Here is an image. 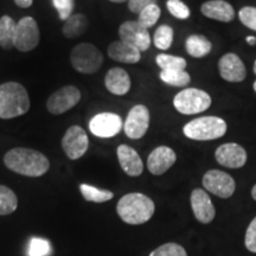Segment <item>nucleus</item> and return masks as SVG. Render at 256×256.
Wrapping results in <instances>:
<instances>
[{
  "label": "nucleus",
  "mask_w": 256,
  "mask_h": 256,
  "mask_svg": "<svg viewBox=\"0 0 256 256\" xmlns=\"http://www.w3.org/2000/svg\"><path fill=\"white\" fill-rule=\"evenodd\" d=\"M6 168L26 177H40L49 171L50 162L43 153L36 150L16 147L4 156Z\"/></svg>",
  "instance_id": "nucleus-1"
},
{
  "label": "nucleus",
  "mask_w": 256,
  "mask_h": 256,
  "mask_svg": "<svg viewBox=\"0 0 256 256\" xmlns=\"http://www.w3.org/2000/svg\"><path fill=\"white\" fill-rule=\"evenodd\" d=\"M156 206L153 200L146 194L133 192L124 194L118 202L116 211L118 215L124 223L139 226L148 222L154 214Z\"/></svg>",
  "instance_id": "nucleus-2"
},
{
  "label": "nucleus",
  "mask_w": 256,
  "mask_h": 256,
  "mask_svg": "<svg viewBox=\"0 0 256 256\" xmlns=\"http://www.w3.org/2000/svg\"><path fill=\"white\" fill-rule=\"evenodd\" d=\"M28 110L30 98L20 83L6 82L0 86V119H14L28 113Z\"/></svg>",
  "instance_id": "nucleus-3"
},
{
  "label": "nucleus",
  "mask_w": 256,
  "mask_h": 256,
  "mask_svg": "<svg viewBox=\"0 0 256 256\" xmlns=\"http://www.w3.org/2000/svg\"><path fill=\"white\" fill-rule=\"evenodd\" d=\"M183 130L188 139L200 140V142L215 140L226 134V124L220 118L204 116L190 121L185 124Z\"/></svg>",
  "instance_id": "nucleus-4"
},
{
  "label": "nucleus",
  "mask_w": 256,
  "mask_h": 256,
  "mask_svg": "<svg viewBox=\"0 0 256 256\" xmlns=\"http://www.w3.org/2000/svg\"><path fill=\"white\" fill-rule=\"evenodd\" d=\"M70 60L74 69L78 70V72L94 74L102 66L104 55L92 44L81 43L72 50Z\"/></svg>",
  "instance_id": "nucleus-5"
},
{
  "label": "nucleus",
  "mask_w": 256,
  "mask_h": 256,
  "mask_svg": "<svg viewBox=\"0 0 256 256\" xmlns=\"http://www.w3.org/2000/svg\"><path fill=\"white\" fill-rule=\"evenodd\" d=\"M174 108L185 115L206 112L211 106V98L206 92L196 88H188L179 92L174 96Z\"/></svg>",
  "instance_id": "nucleus-6"
},
{
  "label": "nucleus",
  "mask_w": 256,
  "mask_h": 256,
  "mask_svg": "<svg viewBox=\"0 0 256 256\" xmlns=\"http://www.w3.org/2000/svg\"><path fill=\"white\" fill-rule=\"evenodd\" d=\"M40 43V28L32 17H24L17 23L14 34V48L22 52L34 50Z\"/></svg>",
  "instance_id": "nucleus-7"
},
{
  "label": "nucleus",
  "mask_w": 256,
  "mask_h": 256,
  "mask_svg": "<svg viewBox=\"0 0 256 256\" xmlns=\"http://www.w3.org/2000/svg\"><path fill=\"white\" fill-rule=\"evenodd\" d=\"M81 100V92L75 86H66L54 94L46 101V108L51 114L60 115L75 107Z\"/></svg>",
  "instance_id": "nucleus-8"
},
{
  "label": "nucleus",
  "mask_w": 256,
  "mask_h": 256,
  "mask_svg": "<svg viewBox=\"0 0 256 256\" xmlns=\"http://www.w3.org/2000/svg\"><path fill=\"white\" fill-rule=\"evenodd\" d=\"M89 139L86 130L80 126H72L66 130L62 139V148L72 160L82 158L88 151Z\"/></svg>",
  "instance_id": "nucleus-9"
},
{
  "label": "nucleus",
  "mask_w": 256,
  "mask_h": 256,
  "mask_svg": "<svg viewBox=\"0 0 256 256\" xmlns=\"http://www.w3.org/2000/svg\"><path fill=\"white\" fill-rule=\"evenodd\" d=\"M203 186L220 198H229L235 192L236 184L232 176L220 170H210L203 177Z\"/></svg>",
  "instance_id": "nucleus-10"
},
{
  "label": "nucleus",
  "mask_w": 256,
  "mask_h": 256,
  "mask_svg": "<svg viewBox=\"0 0 256 256\" xmlns=\"http://www.w3.org/2000/svg\"><path fill=\"white\" fill-rule=\"evenodd\" d=\"M150 126V112L146 106L136 104L128 113L124 130L130 139H142Z\"/></svg>",
  "instance_id": "nucleus-11"
},
{
  "label": "nucleus",
  "mask_w": 256,
  "mask_h": 256,
  "mask_svg": "<svg viewBox=\"0 0 256 256\" xmlns=\"http://www.w3.org/2000/svg\"><path fill=\"white\" fill-rule=\"evenodd\" d=\"M120 40L136 46L140 52L151 46V36L147 28L138 23V20H128L121 24L119 28Z\"/></svg>",
  "instance_id": "nucleus-12"
},
{
  "label": "nucleus",
  "mask_w": 256,
  "mask_h": 256,
  "mask_svg": "<svg viewBox=\"0 0 256 256\" xmlns=\"http://www.w3.org/2000/svg\"><path fill=\"white\" fill-rule=\"evenodd\" d=\"M122 119L115 113L96 114L89 122V130L98 138H112L122 130Z\"/></svg>",
  "instance_id": "nucleus-13"
},
{
  "label": "nucleus",
  "mask_w": 256,
  "mask_h": 256,
  "mask_svg": "<svg viewBox=\"0 0 256 256\" xmlns=\"http://www.w3.org/2000/svg\"><path fill=\"white\" fill-rule=\"evenodd\" d=\"M215 156L218 164L229 168H240L247 162V152L241 145L235 142L220 146L216 150Z\"/></svg>",
  "instance_id": "nucleus-14"
},
{
  "label": "nucleus",
  "mask_w": 256,
  "mask_h": 256,
  "mask_svg": "<svg viewBox=\"0 0 256 256\" xmlns=\"http://www.w3.org/2000/svg\"><path fill=\"white\" fill-rule=\"evenodd\" d=\"M191 206L198 222L208 224L212 222L216 210L209 194L202 188H194L191 194Z\"/></svg>",
  "instance_id": "nucleus-15"
},
{
  "label": "nucleus",
  "mask_w": 256,
  "mask_h": 256,
  "mask_svg": "<svg viewBox=\"0 0 256 256\" xmlns=\"http://www.w3.org/2000/svg\"><path fill=\"white\" fill-rule=\"evenodd\" d=\"M177 160L174 151L168 146H159L153 150L147 159V168L154 176L164 174Z\"/></svg>",
  "instance_id": "nucleus-16"
},
{
  "label": "nucleus",
  "mask_w": 256,
  "mask_h": 256,
  "mask_svg": "<svg viewBox=\"0 0 256 256\" xmlns=\"http://www.w3.org/2000/svg\"><path fill=\"white\" fill-rule=\"evenodd\" d=\"M220 76L228 82H242L247 72L241 58L235 54H226L218 62Z\"/></svg>",
  "instance_id": "nucleus-17"
},
{
  "label": "nucleus",
  "mask_w": 256,
  "mask_h": 256,
  "mask_svg": "<svg viewBox=\"0 0 256 256\" xmlns=\"http://www.w3.org/2000/svg\"><path fill=\"white\" fill-rule=\"evenodd\" d=\"M118 159L124 174L130 177H139L144 171V164L140 156L136 150L128 145H120L118 147Z\"/></svg>",
  "instance_id": "nucleus-18"
},
{
  "label": "nucleus",
  "mask_w": 256,
  "mask_h": 256,
  "mask_svg": "<svg viewBox=\"0 0 256 256\" xmlns=\"http://www.w3.org/2000/svg\"><path fill=\"white\" fill-rule=\"evenodd\" d=\"M107 52L113 60L126 64L138 63L142 58V52L136 46L122 40H116L110 44Z\"/></svg>",
  "instance_id": "nucleus-19"
},
{
  "label": "nucleus",
  "mask_w": 256,
  "mask_h": 256,
  "mask_svg": "<svg viewBox=\"0 0 256 256\" xmlns=\"http://www.w3.org/2000/svg\"><path fill=\"white\" fill-rule=\"evenodd\" d=\"M200 11L206 17L224 22V23L232 22L235 18V10L229 2L224 0H210V2H204Z\"/></svg>",
  "instance_id": "nucleus-20"
},
{
  "label": "nucleus",
  "mask_w": 256,
  "mask_h": 256,
  "mask_svg": "<svg viewBox=\"0 0 256 256\" xmlns=\"http://www.w3.org/2000/svg\"><path fill=\"white\" fill-rule=\"evenodd\" d=\"M106 88L114 95H124L130 89V78L122 68H112L108 70L104 78Z\"/></svg>",
  "instance_id": "nucleus-21"
},
{
  "label": "nucleus",
  "mask_w": 256,
  "mask_h": 256,
  "mask_svg": "<svg viewBox=\"0 0 256 256\" xmlns=\"http://www.w3.org/2000/svg\"><path fill=\"white\" fill-rule=\"evenodd\" d=\"M88 28V19L84 14H72L63 25V34L66 38H76L84 34Z\"/></svg>",
  "instance_id": "nucleus-22"
},
{
  "label": "nucleus",
  "mask_w": 256,
  "mask_h": 256,
  "mask_svg": "<svg viewBox=\"0 0 256 256\" xmlns=\"http://www.w3.org/2000/svg\"><path fill=\"white\" fill-rule=\"evenodd\" d=\"M186 51L192 57L200 58L206 56L211 51V43L208 38L202 34H192L186 40Z\"/></svg>",
  "instance_id": "nucleus-23"
},
{
  "label": "nucleus",
  "mask_w": 256,
  "mask_h": 256,
  "mask_svg": "<svg viewBox=\"0 0 256 256\" xmlns=\"http://www.w3.org/2000/svg\"><path fill=\"white\" fill-rule=\"evenodd\" d=\"M17 23L8 16L0 18V46L5 50L14 48V34Z\"/></svg>",
  "instance_id": "nucleus-24"
},
{
  "label": "nucleus",
  "mask_w": 256,
  "mask_h": 256,
  "mask_svg": "<svg viewBox=\"0 0 256 256\" xmlns=\"http://www.w3.org/2000/svg\"><path fill=\"white\" fill-rule=\"evenodd\" d=\"M18 206V198L11 188L0 185V216L11 215Z\"/></svg>",
  "instance_id": "nucleus-25"
},
{
  "label": "nucleus",
  "mask_w": 256,
  "mask_h": 256,
  "mask_svg": "<svg viewBox=\"0 0 256 256\" xmlns=\"http://www.w3.org/2000/svg\"><path fill=\"white\" fill-rule=\"evenodd\" d=\"M80 191H81L83 198L87 202H94V203H104V202L110 200L114 197V194L108 190H101L92 185L81 184L80 185Z\"/></svg>",
  "instance_id": "nucleus-26"
},
{
  "label": "nucleus",
  "mask_w": 256,
  "mask_h": 256,
  "mask_svg": "<svg viewBox=\"0 0 256 256\" xmlns=\"http://www.w3.org/2000/svg\"><path fill=\"white\" fill-rule=\"evenodd\" d=\"M160 80L172 87H185L191 81L190 75L185 70H162Z\"/></svg>",
  "instance_id": "nucleus-27"
},
{
  "label": "nucleus",
  "mask_w": 256,
  "mask_h": 256,
  "mask_svg": "<svg viewBox=\"0 0 256 256\" xmlns=\"http://www.w3.org/2000/svg\"><path fill=\"white\" fill-rule=\"evenodd\" d=\"M154 46L160 50H168L174 42V28L168 25H162L156 28L153 37Z\"/></svg>",
  "instance_id": "nucleus-28"
},
{
  "label": "nucleus",
  "mask_w": 256,
  "mask_h": 256,
  "mask_svg": "<svg viewBox=\"0 0 256 256\" xmlns=\"http://www.w3.org/2000/svg\"><path fill=\"white\" fill-rule=\"evenodd\" d=\"M156 62L162 70H184L186 68V60L183 57L160 54L156 56Z\"/></svg>",
  "instance_id": "nucleus-29"
},
{
  "label": "nucleus",
  "mask_w": 256,
  "mask_h": 256,
  "mask_svg": "<svg viewBox=\"0 0 256 256\" xmlns=\"http://www.w3.org/2000/svg\"><path fill=\"white\" fill-rule=\"evenodd\" d=\"M160 17V8L158 5H150L146 8H144L139 14V18H138V23L142 25L144 28L148 30L152 28Z\"/></svg>",
  "instance_id": "nucleus-30"
},
{
  "label": "nucleus",
  "mask_w": 256,
  "mask_h": 256,
  "mask_svg": "<svg viewBox=\"0 0 256 256\" xmlns=\"http://www.w3.org/2000/svg\"><path fill=\"white\" fill-rule=\"evenodd\" d=\"M150 256H188V254L180 244L171 242L154 249Z\"/></svg>",
  "instance_id": "nucleus-31"
},
{
  "label": "nucleus",
  "mask_w": 256,
  "mask_h": 256,
  "mask_svg": "<svg viewBox=\"0 0 256 256\" xmlns=\"http://www.w3.org/2000/svg\"><path fill=\"white\" fill-rule=\"evenodd\" d=\"M50 252V243L44 238H34L28 244V256H48Z\"/></svg>",
  "instance_id": "nucleus-32"
},
{
  "label": "nucleus",
  "mask_w": 256,
  "mask_h": 256,
  "mask_svg": "<svg viewBox=\"0 0 256 256\" xmlns=\"http://www.w3.org/2000/svg\"><path fill=\"white\" fill-rule=\"evenodd\" d=\"M166 6L170 14L176 18L186 19L190 17V8L180 0H168Z\"/></svg>",
  "instance_id": "nucleus-33"
},
{
  "label": "nucleus",
  "mask_w": 256,
  "mask_h": 256,
  "mask_svg": "<svg viewBox=\"0 0 256 256\" xmlns=\"http://www.w3.org/2000/svg\"><path fill=\"white\" fill-rule=\"evenodd\" d=\"M54 6L58 12L60 20L66 22L72 14L75 2L74 0H52Z\"/></svg>",
  "instance_id": "nucleus-34"
},
{
  "label": "nucleus",
  "mask_w": 256,
  "mask_h": 256,
  "mask_svg": "<svg viewBox=\"0 0 256 256\" xmlns=\"http://www.w3.org/2000/svg\"><path fill=\"white\" fill-rule=\"evenodd\" d=\"M238 17L243 25L256 31V8L246 6L238 12Z\"/></svg>",
  "instance_id": "nucleus-35"
},
{
  "label": "nucleus",
  "mask_w": 256,
  "mask_h": 256,
  "mask_svg": "<svg viewBox=\"0 0 256 256\" xmlns=\"http://www.w3.org/2000/svg\"><path fill=\"white\" fill-rule=\"evenodd\" d=\"M244 244L249 252H256V217L252 220L246 232Z\"/></svg>",
  "instance_id": "nucleus-36"
},
{
  "label": "nucleus",
  "mask_w": 256,
  "mask_h": 256,
  "mask_svg": "<svg viewBox=\"0 0 256 256\" xmlns=\"http://www.w3.org/2000/svg\"><path fill=\"white\" fill-rule=\"evenodd\" d=\"M150 5H156V0H128V8L136 14Z\"/></svg>",
  "instance_id": "nucleus-37"
},
{
  "label": "nucleus",
  "mask_w": 256,
  "mask_h": 256,
  "mask_svg": "<svg viewBox=\"0 0 256 256\" xmlns=\"http://www.w3.org/2000/svg\"><path fill=\"white\" fill-rule=\"evenodd\" d=\"M14 2L19 6V8H30V6L32 5L34 0H14Z\"/></svg>",
  "instance_id": "nucleus-38"
},
{
  "label": "nucleus",
  "mask_w": 256,
  "mask_h": 256,
  "mask_svg": "<svg viewBox=\"0 0 256 256\" xmlns=\"http://www.w3.org/2000/svg\"><path fill=\"white\" fill-rule=\"evenodd\" d=\"M246 40H247V43L250 44V46H255V44H256V37L249 36V37L246 38Z\"/></svg>",
  "instance_id": "nucleus-39"
},
{
  "label": "nucleus",
  "mask_w": 256,
  "mask_h": 256,
  "mask_svg": "<svg viewBox=\"0 0 256 256\" xmlns=\"http://www.w3.org/2000/svg\"><path fill=\"white\" fill-rule=\"evenodd\" d=\"M252 198H254V200H256V185H254V188H252Z\"/></svg>",
  "instance_id": "nucleus-40"
},
{
  "label": "nucleus",
  "mask_w": 256,
  "mask_h": 256,
  "mask_svg": "<svg viewBox=\"0 0 256 256\" xmlns=\"http://www.w3.org/2000/svg\"><path fill=\"white\" fill-rule=\"evenodd\" d=\"M110 2H127V0H110Z\"/></svg>",
  "instance_id": "nucleus-41"
},
{
  "label": "nucleus",
  "mask_w": 256,
  "mask_h": 256,
  "mask_svg": "<svg viewBox=\"0 0 256 256\" xmlns=\"http://www.w3.org/2000/svg\"><path fill=\"white\" fill-rule=\"evenodd\" d=\"M254 72H255V75H256V60H255V63H254Z\"/></svg>",
  "instance_id": "nucleus-42"
},
{
  "label": "nucleus",
  "mask_w": 256,
  "mask_h": 256,
  "mask_svg": "<svg viewBox=\"0 0 256 256\" xmlns=\"http://www.w3.org/2000/svg\"><path fill=\"white\" fill-rule=\"evenodd\" d=\"M254 90H255V92H256V81H255V82H254Z\"/></svg>",
  "instance_id": "nucleus-43"
}]
</instances>
